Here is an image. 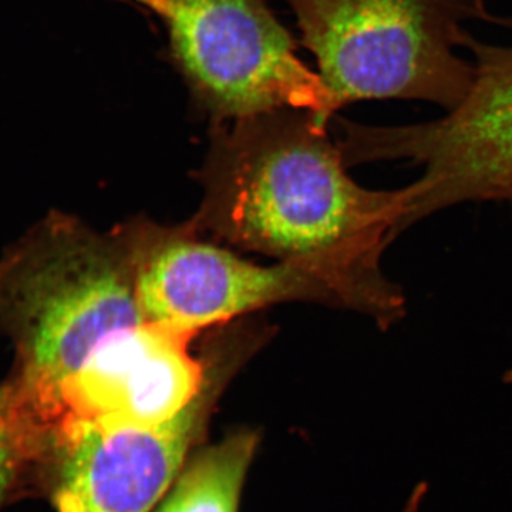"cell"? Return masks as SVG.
Here are the masks:
<instances>
[{"mask_svg": "<svg viewBox=\"0 0 512 512\" xmlns=\"http://www.w3.org/2000/svg\"><path fill=\"white\" fill-rule=\"evenodd\" d=\"M229 123L212 124L198 174L204 197L187 224L298 268L335 308L363 313L382 329L399 322L406 299L380 261L403 231L407 188L357 184L330 140V121L311 110L281 107Z\"/></svg>", "mask_w": 512, "mask_h": 512, "instance_id": "6da1fadb", "label": "cell"}, {"mask_svg": "<svg viewBox=\"0 0 512 512\" xmlns=\"http://www.w3.org/2000/svg\"><path fill=\"white\" fill-rule=\"evenodd\" d=\"M136 272L138 301L151 322L197 335L276 303L333 306L318 281L291 265L242 259L187 224L137 218L121 225Z\"/></svg>", "mask_w": 512, "mask_h": 512, "instance_id": "5b68a950", "label": "cell"}, {"mask_svg": "<svg viewBox=\"0 0 512 512\" xmlns=\"http://www.w3.org/2000/svg\"><path fill=\"white\" fill-rule=\"evenodd\" d=\"M163 20L192 100L212 124L296 107L330 121L319 73L296 56L268 0H136Z\"/></svg>", "mask_w": 512, "mask_h": 512, "instance_id": "3957f363", "label": "cell"}, {"mask_svg": "<svg viewBox=\"0 0 512 512\" xmlns=\"http://www.w3.org/2000/svg\"><path fill=\"white\" fill-rule=\"evenodd\" d=\"M338 111L406 99L448 111L466 99L474 64L458 56L467 20L493 22L485 0H286Z\"/></svg>", "mask_w": 512, "mask_h": 512, "instance_id": "7a4b0ae2", "label": "cell"}, {"mask_svg": "<svg viewBox=\"0 0 512 512\" xmlns=\"http://www.w3.org/2000/svg\"><path fill=\"white\" fill-rule=\"evenodd\" d=\"M424 494H426V485L420 484L419 487L413 491L412 497L407 501L403 512H419L420 504L423 503Z\"/></svg>", "mask_w": 512, "mask_h": 512, "instance_id": "9c48e42d", "label": "cell"}, {"mask_svg": "<svg viewBox=\"0 0 512 512\" xmlns=\"http://www.w3.org/2000/svg\"><path fill=\"white\" fill-rule=\"evenodd\" d=\"M258 431L239 429L220 443L198 447L154 512H238Z\"/></svg>", "mask_w": 512, "mask_h": 512, "instance_id": "52a82bcc", "label": "cell"}, {"mask_svg": "<svg viewBox=\"0 0 512 512\" xmlns=\"http://www.w3.org/2000/svg\"><path fill=\"white\" fill-rule=\"evenodd\" d=\"M43 450L8 384L0 386V511L26 491H40Z\"/></svg>", "mask_w": 512, "mask_h": 512, "instance_id": "ba28073f", "label": "cell"}, {"mask_svg": "<svg viewBox=\"0 0 512 512\" xmlns=\"http://www.w3.org/2000/svg\"><path fill=\"white\" fill-rule=\"evenodd\" d=\"M212 384L163 426L83 427L47 451L40 491L56 512H151L207 433L225 390Z\"/></svg>", "mask_w": 512, "mask_h": 512, "instance_id": "8992f818", "label": "cell"}, {"mask_svg": "<svg viewBox=\"0 0 512 512\" xmlns=\"http://www.w3.org/2000/svg\"><path fill=\"white\" fill-rule=\"evenodd\" d=\"M494 23L512 30V19ZM474 82L466 99L443 119L410 126H372L365 134L370 161L423 165L409 185V220L451 205L512 198V45L471 40Z\"/></svg>", "mask_w": 512, "mask_h": 512, "instance_id": "277c9868", "label": "cell"}]
</instances>
